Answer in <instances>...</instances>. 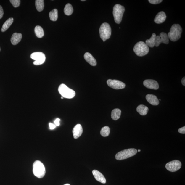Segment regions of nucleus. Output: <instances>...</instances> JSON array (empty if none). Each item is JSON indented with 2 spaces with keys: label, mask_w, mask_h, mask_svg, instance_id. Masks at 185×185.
Returning <instances> with one entry per match:
<instances>
[{
  "label": "nucleus",
  "mask_w": 185,
  "mask_h": 185,
  "mask_svg": "<svg viewBox=\"0 0 185 185\" xmlns=\"http://www.w3.org/2000/svg\"><path fill=\"white\" fill-rule=\"evenodd\" d=\"M182 31L181 26L179 24H174L172 26L167 35L170 40L173 42H175L180 38Z\"/></svg>",
  "instance_id": "nucleus-1"
},
{
  "label": "nucleus",
  "mask_w": 185,
  "mask_h": 185,
  "mask_svg": "<svg viewBox=\"0 0 185 185\" xmlns=\"http://www.w3.org/2000/svg\"><path fill=\"white\" fill-rule=\"evenodd\" d=\"M33 171L34 175L38 178H42L44 177L46 173V170L44 165L39 160H36L33 164Z\"/></svg>",
  "instance_id": "nucleus-2"
},
{
  "label": "nucleus",
  "mask_w": 185,
  "mask_h": 185,
  "mask_svg": "<svg viewBox=\"0 0 185 185\" xmlns=\"http://www.w3.org/2000/svg\"><path fill=\"white\" fill-rule=\"evenodd\" d=\"M133 51L137 56L142 57L149 53V48L146 44L142 41H140L134 46Z\"/></svg>",
  "instance_id": "nucleus-3"
},
{
  "label": "nucleus",
  "mask_w": 185,
  "mask_h": 185,
  "mask_svg": "<svg viewBox=\"0 0 185 185\" xmlns=\"http://www.w3.org/2000/svg\"><path fill=\"white\" fill-rule=\"evenodd\" d=\"M138 151L133 148L123 150L118 153L115 155V158L117 160H122L132 157L135 155Z\"/></svg>",
  "instance_id": "nucleus-4"
},
{
  "label": "nucleus",
  "mask_w": 185,
  "mask_h": 185,
  "mask_svg": "<svg viewBox=\"0 0 185 185\" xmlns=\"http://www.w3.org/2000/svg\"><path fill=\"white\" fill-rule=\"evenodd\" d=\"M99 32L100 38L103 42L109 39L112 34V29L110 25L107 23L102 24L99 28Z\"/></svg>",
  "instance_id": "nucleus-5"
},
{
  "label": "nucleus",
  "mask_w": 185,
  "mask_h": 185,
  "mask_svg": "<svg viewBox=\"0 0 185 185\" xmlns=\"http://www.w3.org/2000/svg\"><path fill=\"white\" fill-rule=\"evenodd\" d=\"M125 11V8L124 6L119 4L115 5L113 7V14L115 22L117 24L121 23Z\"/></svg>",
  "instance_id": "nucleus-6"
},
{
  "label": "nucleus",
  "mask_w": 185,
  "mask_h": 185,
  "mask_svg": "<svg viewBox=\"0 0 185 185\" xmlns=\"http://www.w3.org/2000/svg\"><path fill=\"white\" fill-rule=\"evenodd\" d=\"M58 91L62 97L65 98L72 99L75 95V91L64 84L60 85L59 87Z\"/></svg>",
  "instance_id": "nucleus-7"
},
{
  "label": "nucleus",
  "mask_w": 185,
  "mask_h": 185,
  "mask_svg": "<svg viewBox=\"0 0 185 185\" xmlns=\"http://www.w3.org/2000/svg\"><path fill=\"white\" fill-rule=\"evenodd\" d=\"M30 57L35 60L33 64L35 65L42 64L46 59L45 54L41 52H36L32 53Z\"/></svg>",
  "instance_id": "nucleus-8"
},
{
  "label": "nucleus",
  "mask_w": 185,
  "mask_h": 185,
  "mask_svg": "<svg viewBox=\"0 0 185 185\" xmlns=\"http://www.w3.org/2000/svg\"><path fill=\"white\" fill-rule=\"evenodd\" d=\"M181 166V163L180 161L174 160L167 163L166 165V168L168 170L174 172L179 170Z\"/></svg>",
  "instance_id": "nucleus-9"
},
{
  "label": "nucleus",
  "mask_w": 185,
  "mask_h": 185,
  "mask_svg": "<svg viewBox=\"0 0 185 185\" xmlns=\"http://www.w3.org/2000/svg\"><path fill=\"white\" fill-rule=\"evenodd\" d=\"M107 83L110 88L116 90L125 88L126 86L124 83L116 80L109 79L107 81Z\"/></svg>",
  "instance_id": "nucleus-10"
},
{
  "label": "nucleus",
  "mask_w": 185,
  "mask_h": 185,
  "mask_svg": "<svg viewBox=\"0 0 185 185\" xmlns=\"http://www.w3.org/2000/svg\"><path fill=\"white\" fill-rule=\"evenodd\" d=\"M169 38L168 36L165 32H162L160 34V36H156L155 41V46L157 47L161 43H163L167 44L169 43Z\"/></svg>",
  "instance_id": "nucleus-11"
},
{
  "label": "nucleus",
  "mask_w": 185,
  "mask_h": 185,
  "mask_svg": "<svg viewBox=\"0 0 185 185\" xmlns=\"http://www.w3.org/2000/svg\"><path fill=\"white\" fill-rule=\"evenodd\" d=\"M143 84L147 88L153 90H157L159 87L157 82L153 80H146L144 81Z\"/></svg>",
  "instance_id": "nucleus-12"
},
{
  "label": "nucleus",
  "mask_w": 185,
  "mask_h": 185,
  "mask_svg": "<svg viewBox=\"0 0 185 185\" xmlns=\"http://www.w3.org/2000/svg\"><path fill=\"white\" fill-rule=\"evenodd\" d=\"M92 173L95 178V179L98 181L102 183V184H105L106 182V179L105 177L99 171L94 170L92 171Z\"/></svg>",
  "instance_id": "nucleus-13"
},
{
  "label": "nucleus",
  "mask_w": 185,
  "mask_h": 185,
  "mask_svg": "<svg viewBox=\"0 0 185 185\" xmlns=\"http://www.w3.org/2000/svg\"><path fill=\"white\" fill-rule=\"evenodd\" d=\"M73 132L74 138L77 139L79 138L81 136L83 133L82 126L80 124H77L74 127Z\"/></svg>",
  "instance_id": "nucleus-14"
},
{
  "label": "nucleus",
  "mask_w": 185,
  "mask_h": 185,
  "mask_svg": "<svg viewBox=\"0 0 185 185\" xmlns=\"http://www.w3.org/2000/svg\"><path fill=\"white\" fill-rule=\"evenodd\" d=\"M147 101L152 105L157 106L160 103L157 97L155 95L152 94H148L146 96Z\"/></svg>",
  "instance_id": "nucleus-15"
},
{
  "label": "nucleus",
  "mask_w": 185,
  "mask_h": 185,
  "mask_svg": "<svg viewBox=\"0 0 185 185\" xmlns=\"http://www.w3.org/2000/svg\"><path fill=\"white\" fill-rule=\"evenodd\" d=\"M166 14L164 12H159L156 15L154 19V22L157 24H161L164 22L166 19Z\"/></svg>",
  "instance_id": "nucleus-16"
},
{
  "label": "nucleus",
  "mask_w": 185,
  "mask_h": 185,
  "mask_svg": "<svg viewBox=\"0 0 185 185\" xmlns=\"http://www.w3.org/2000/svg\"><path fill=\"white\" fill-rule=\"evenodd\" d=\"M84 57V59L91 66H96V61L90 53L87 52L85 54Z\"/></svg>",
  "instance_id": "nucleus-17"
},
{
  "label": "nucleus",
  "mask_w": 185,
  "mask_h": 185,
  "mask_svg": "<svg viewBox=\"0 0 185 185\" xmlns=\"http://www.w3.org/2000/svg\"><path fill=\"white\" fill-rule=\"evenodd\" d=\"M22 38V35L21 33H15L12 35L11 38V42L13 45H16L20 42Z\"/></svg>",
  "instance_id": "nucleus-18"
},
{
  "label": "nucleus",
  "mask_w": 185,
  "mask_h": 185,
  "mask_svg": "<svg viewBox=\"0 0 185 185\" xmlns=\"http://www.w3.org/2000/svg\"><path fill=\"white\" fill-rule=\"evenodd\" d=\"M149 108L147 106L143 105H139L136 108L137 112L142 116L146 115L149 112Z\"/></svg>",
  "instance_id": "nucleus-19"
},
{
  "label": "nucleus",
  "mask_w": 185,
  "mask_h": 185,
  "mask_svg": "<svg viewBox=\"0 0 185 185\" xmlns=\"http://www.w3.org/2000/svg\"><path fill=\"white\" fill-rule=\"evenodd\" d=\"M121 111L118 108L113 110L111 113V117L114 120H117L120 118L121 116Z\"/></svg>",
  "instance_id": "nucleus-20"
},
{
  "label": "nucleus",
  "mask_w": 185,
  "mask_h": 185,
  "mask_svg": "<svg viewBox=\"0 0 185 185\" xmlns=\"http://www.w3.org/2000/svg\"><path fill=\"white\" fill-rule=\"evenodd\" d=\"M13 22H14V19L12 18H9L7 19L4 23L1 29V31L3 32L6 31L11 25Z\"/></svg>",
  "instance_id": "nucleus-21"
},
{
  "label": "nucleus",
  "mask_w": 185,
  "mask_h": 185,
  "mask_svg": "<svg viewBox=\"0 0 185 185\" xmlns=\"http://www.w3.org/2000/svg\"><path fill=\"white\" fill-rule=\"evenodd\" d=\"M156 36V34L155 33H153L149 39L146 41L145 43L146 44L148 47L153 48L155 46Z\"/></svg>",
  "instance_id": "nucleus-22"
},
{
  "label": "nucleus",
  "mask_w": 185,
  "mask_h": 185,
  "mask_svg": "<svg viewBox=\"0 0 185 185\" xmlns=\"http://www.w3.org/2000/svg\"><path fill=\"white\" fill-rule=\"evenodd\" d=\"M35 33L38 38H42L44 35V32L42 27L39 25L36 26L34 29Z\"/></svg>",
  "instance_id": "nucleus-23"
},
{
  "label": "nucleus",
  "mask_w": 185,
  "mask_h": 185,
  "mask_svg": "<svg viewBox=\"0 0 185 185\" xmlns=\"http://www.w3.org/2000/svg\"><path fill=\"white\" fill-rule=\"evenodd\" d=\"M35 4L37 10L39 12H42L44 8V1L43 0H36Z\"/></svg>",
  "instance_id": "nucleus-24"
},
{
  "label": "nucleus",
  "mask_w": 185,
  "mask_h": 185,
  "mask_svg": "<svg viewBox=\"0 0 185 185\" xmlns=\"http://www.w3.org/2000/svg\"><path fill=\"white\" fill-rule=\"evenodd\" d=\"M73 6L70 4H67L65 6L64 12L65 14L67 16H70L73 14Z\"/></svg>",
  "instance_id": "nucleus-25"
},
{
  "label": "nucleus",
  "mask_w": 185,
  "mask_h": 185,
  "mask_svg": "<svg viewBox=\"0 0 185 185\" xmlns=\"http://www.w3.org/2000/svg\"><path fill=\"white\" fill-rule=\"evenodd\" d=\"M49 17L52 21H55L57 20L58 18V10L56 9L52 10L49 13Z\"/></svg>",
  "instance_id": "nucleus-26"
},
{
  "label": "nucleus",
  "mask_w": 185,
  "mask_h": 185,
  "mask_svg": "<svg viewBox=\"0 0 185 185\" xmlns=\"http://www.w3.org/2000/svg\"><path fill=\"white\" fill-rule=\"evenodd\" d=\"M110 133V129L108 126H106L102 128L101 132V134L102 136L106 137L109 135Z\"/></svg>",
  "instance_id": "nucleus-27"
},
{
  "label": "nucleus",
  "mask_w": 185,
  "mask_h": 185,
  "mask_svg": "<svg viewBox=\"0 0 185 185\" xmlns=\"http://www.w3.org/2000/svg\"><path fill=\"white\" fill-rule=\"evenodd\" d=\"M10 1L15 8L18 7L21 2L20 0H10Z\"/></svg>",
  "instance_id": "nucleus-28"
},
{
  "label": "nucleus",
  "mask_w": 185,
  "mask_h": 185,
  "mask_svg": "<svg viewBox=\"0 0 185 185\" xmlns=\"http://www.w3.org/2000/svg\"><path fill=\"white\" fill-rule=\"evenodd\" d=\"M149 3L152 4H157L162 2V0H149L148 1Z\"/></svg>",
  "instance_id": "nucleus-29"
},
{
  "label": "nucleus",
  "mask_w": 185,
  "mask_h": 185,
  "mask_svg": "<svg viewBox=\"0 0 185 185\" xmlns=\"http://www.w3.org/2000/svg\"><path fill=\"white\" fill-rule=\"evenodd\" d=\"M178 132L180 133L185 134V126L180 128L178 130Z\"/></svg>",
  "instance_id": "nucleus-30"
},
{
  "label": "nucleus",
  "mask_w": 185,
  "mask_h": 185,
  "mask_svg": "<svg viewBox=\"0 0 185 185\" xmlns=\"http://www.w3.org/2000/svg\"><path fill=\"white\" fill-rule=\"evenodd\" d=\"M4 12L3 8L2 6L0 5V19H1L3 17L4 15Z\"/></svg>",
  "instance_id": "nucleus-31"
},
{
  "label": "nucleus",
  "mask_w": 185,
  "mask_h": 185,
  "mask_svg": "<svg viewBox=\"0 0 185 185\" xmlns=\"http://www.w3.org/2000/svg\"><path fill=\"white\" fill-rule=\"evenodd\" d=\"M56 127V126L55 124L50 123H49V129L51 130H53L55 129Z\"/></svg>",
  "instance_id": "nucleus-32"
},
{
  "label": "nucleus",
  "mask_w": 185,
  "mask_h": 185,
  "mask_svg": "<svg viewBox=\"0 0 185 185\" xmlns=\"http://www.w3.org/2000/svg\"><path fill=\"white\" fill-rule=\"evenodd\" d=\"M60 119H56L55 120L54 122V123H55V125L56 126H59L60 125Z\"/></svg>",
  "instance_id": "nucleus-33"
},
{
  "label": "nucleus",
  "mask_w": 185,
  "mask_h": 185,
  "mask_svg": "<svg viewBox=\"0 0 185 185\" xmlns=\"http://www.w3.org/2000/svg\"><path fill=\"white\" fill-rule=\"evenodd\" d=\"M182 83L183 84V85L184 86H185V77L183 78L181 80Z\"/></svg>",
  "instance_id": "nucleus-34"
},
{
  "label": "nucleus",
  "mask_w": 185,
  "mask_h": 185,
  "mask_svg": "<svg viewBox=\"0 0 185 185\" xmlns=\"http://www.w3.org/2000/svg\"><path fill=\"white\" fill-rule=\"evenodd\" d=\"M64 185H70L69 184H65Z\"/></svg>",
  "instance_id": "nucleus-35"
},
{
  "label": "nucleus",
  "mask_w": 185,
  "mask_h": 185,
  "mask_svg": "<svg viewBox=\"0 0 185 185\" xmlns=\"http://www.w3.org/2000/svg\"><path fill=\"white\" fill-rule=\"evenodd\" d=\"M81 1H85L86 0H81Z\"/></svg>",
  "instance_id": "nucleus-36"
},
{
  "label": "nucleus",
  "mask_w": 185,
  "mask_h": 185,
  "mask_svg": "<svg viewBox=\"0 0 185 185\" xmlns=\"http://www.w3.org/2000/svg\"><path fill=\"white\" fill-rule=\"evenodd\" d=\"M141 151V150H138V152H140Z\"/></svg>",
  "instance_id": "nucleus-37"
},
{
  "label": "nucleus",
  "mask_w": 185,
  "mask_h": 185,
  "mask_svg": "<svg viewBox=\"0 0 185 185\" xmlns=\"http://www.w3.org/2000/svg\"><path fill=\"white\" fill-rule=\"evenodd\" d=\"M61 99H64V97H61Z\"/></svg>",
  "instance_id": "nucleus-38"
},
{
  "label": "nucleus",
  "mask_w": 185,
  "mask_h": 185,
  "mask_svg": "<svg viewBox=\"0 0 185 185\" xmlns=\"http://www.w3.org/2000/svg\"><path fill=\"white\" fill-rule=\"evenodd\" d=\"M0 51H1V48H0Z\"/></svg>",
  "instance_id": "nucleus-39"
}]
</instances>
